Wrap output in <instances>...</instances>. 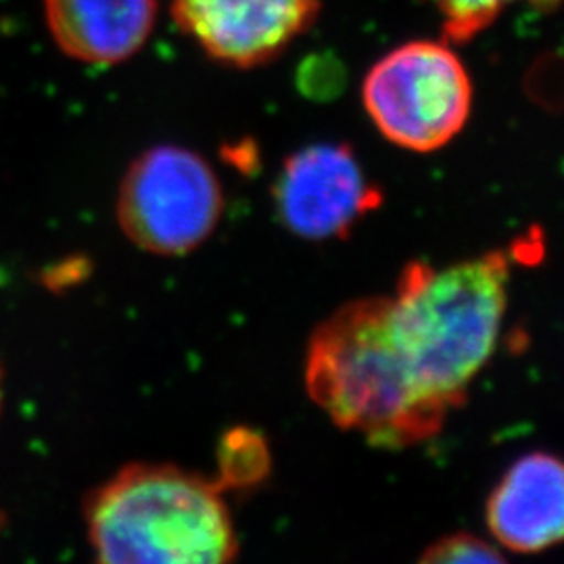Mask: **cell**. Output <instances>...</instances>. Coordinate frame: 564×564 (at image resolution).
Wrapping results in <instances>:
<instances>
[{
  "mask_svg": "<svg viewBox=\"0 0 564 564\" xmlns=\"http://www.w3.org/2000/svg\"><path fill=\"white\" fill-rule=\"evenodd\" d=\"M310 398L343 431L402 449L435 437L449 416L433 402L391 324V297L345 303L316 326L305 356Z\"/></svg>",
  "mask_w": 564,
  "mask_h": 564,
  "instance_id": "cell-1",
  "label": "cell"
},
{
  "mask_svg": "<svg viewBox=\"0 0 564 564\" xmlns=\"http://www.w3.org/2000/svg\"><path fill=\"white\" fill-rule=\"evenodd\" d=\"M505 251L433 268H403L391 297V324L424 393L454 412L491 360L505 323L510 281Z\"/></svg>",
  "mask_w": 564,
  "mask_h": 564,
  "instance_id": "cell-2",
  "label": "cell"
},
{
  "mask_svg": "<svg viewBox=\"0 0 564 564\" xmlns=\"http://www.w3.org/2000/svg\"><path fill=\"white\" fill-rule=\"evenodd\" d=\"M216 479L174 464H126L84 498V524L102 564H223L239 538Z\"/></svg>",
  "mask_w": 564,
  "mask_h": 564,
  "instance_id": "cell-3",
  "label": "cell"
},
{
  "mask_svg": "<svg viewBox=\"0 0 564 564\" xmlns=\"http://www.w3.org/2000/svg\"><path fill=\"white\" fill-rule=\"evenodd\" d=\"M362 101L387 141L433 153L463 132L473 82L445 42H408L375 63L364 80Z\"/></svg>",
  "mask_w": 564,
  "mask_h": 564,
  "instance_id": "cell-4",
  "label": "cell"
},
{
  "mask_svg": "<svg viewBox=\"0 0 564 564\" xmlns=\"http://www.w3.org/2000/svg\"><path fill=\"white\" fill-rule=\"evenodd\" d=\"M223 209V184L207 160L184 147L160 144L126 170L116 218L142 251L176 258L212 237Z\"/></svg>",
  "mask_w": 564,
  "mask_h": 564,
  "instance_id": "cell-5",
  "label": "cell"
},
{
  "mask_svg": "<svg viewBox=\"0 0 564 564\" xmlns=\"http://www.w3.org/2000/svg\"><path fill=\"white\" fill-rule=\"evenodd\" d=\"M274 202L281 223L307 241H328L347 232L383 202L366 178L351 147L310 144L293 153L279 174Z\"/></svg>",
  "mask_w": 564,
  "mask_h": 564,
  "instance_id": "cell-6",
  "label": "cell"
},
{
  "mask_svg": "<svg viewBox=\"0 0 564 564\" xmlns=\"http://www.w3.org/2000/svg\"><path fill=\"white\" fill-rule=\"evenodd\" d=\"M321 15V0H174L172 18L212 59L251 69L276 59Z\"/></svg>",
  "mask_w": 564,
  "mask_h": 564,
  "instance_id": "cell-7",
  "label": "cell"
},
{
  "mask_svg": "<svg viewBox=\"0 0 564 564\" xmlns=\"http://www.w3.org/2000/svg\"><path fill=\"white\" fill-rule=\"evenodd\" d=\"M487 524L500 547L538 554L558 544L564 533L563 463L531 452L506 470L487 500Z\"/></svg>",
  "mask_w": 564,
  "mask_h": 564,
  "instance_id": "cell-8",
  "label": "cell"
},
{
  "mask_svg": "<svg viewBox=\"0 0 564 564\" xmlns=\"http://www.w3.org/2000/svg\"><path fill=\"white\" fill-rule=\"evenodd\" d=\"M55 44L69 59L111 67L134 57L149 41L155 0H44Z\"/></svg>",
  "mask_w": 564,
  "mask_h": 564,
  "instance_id": "cell-9",
  "label": "cell"
},
{
  "mask_svg": "<svg viewBox=\"0 0 564 564\" xmlns=\"http://www.w3.org/2000/svg\"><path fill=\"white\" fill-rule=\"evenodd\" d=\"M270 449L262 433L232 429L218 445V477L223 489H247L262 484L270 473Z\"/></svg>",
  "mask_w": 564,
  "mask_h": 564,
  "instance_id": "cell-10",
  "label": "cell"
},
{
  "mask_svg": "<svg viewBox=\"0 0 564 564\" xmlns=\"http://www.w3.org/2000/svg\"><path fill=\"white\" fill-rule=\"evenodd\" d=\"M442 18L445 41H473L506 11V7L521 0H429ZM542 11H552L558 0H527Z\"/></svg>",
  "mask_w": 564,
  "mask_h": 564,
  "instance_id": "cell-11",
  "label": "cell"
},
{
  "mask_svg": "<svg viewBox=\"0 0 564 564\" xmlns=\"http://www.w3.org/2000/svg\"><path fill=\"white\" fill-rule=\"evenodd\" d=\"M505 554L473 533H454L444 535L435 544L429 545L421 556L426 564H466V563H505Z\"/></svg>",
  "mask_w": 564,
  "mask_h": 564,
  "instance_id": "cell-12",
  "label": "cell"
},
{
  "mask_svg": "<svg viewBox=\"0 0 564 564\" xmlns=\"http://www.w3.org/2000/svg\"><path fill=\"white\" fill-rule=\"evenodd\" d=\"M2 402H4V372L0 366V412H2Z\"/></svg>",
  "mask_w": 564,
  "mask_h": 564,
  "instance_id": "cell-13",
  "label": "cell"
}]
</instances>
